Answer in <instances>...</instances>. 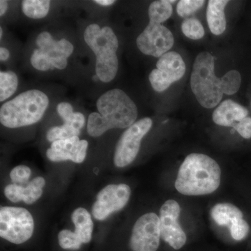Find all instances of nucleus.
Masks as SVG:
<instances>
[{
	"label": "nucleus",
	"instance_id": "1",
	"mask_svg": "<svg viewBox=\"0 0 251 251\" xmlns=\"http://www.w3.org/2000/svg\"><path fill=\"white\" fill-rule=\"evenodd\" d=\"M98 112H92L87 120V129L94 138L114 128H128L138 117L133 100L120 89H112L102 94L97 101Z\"/></svg>",
	"mask_w": 251,
	"mask_h": 251
},
{
	"label": "nucleus",
	"instance_id": "2",
	"mask_svg": "<svg viewBox=\"0 0 251 251\" xmlns=\"http://www.w3.org/2000/svg\"><path fill=\"white\" fill-rule=\"evenodd\" d=\"M221 179V168L215 160L203 153H191L180 166L175 188L185 196H204L216 191Z\"/></svg>",
	"mask_w": 251,
	"mask_h": 251
},
{
	"label": "nucleus",
	"instance_id": "3",
	"mask_svg": "<svg viewBox=\"0 0 251 251\" xmlns=\"http://www.w3.org/2000/svg\"><path fill=\"white\" fill-rule=\"evenodd\" d=\"M84 39L96 56V75L105 83L111 82L119 69V41L113 29L93 23L86 27Z\"/></svg>",
	"mask_w": 251,
	"mask_h": 251
},
{
	"label": "nucleus",
	"instance_id": "4",
	"mask_svg": "<svg viewBox=\"0 0 251 251\" xmlns=\"http://www.w3.org/2000/svg\"><path fill=\"white\" fill-rule=\"evenodd\" d=\"M49 106V97L44 92L26 91L1 105L0 122L9 128L34 125L43 118Z\"/></svg>",
	"mask_w": 251,
	"mask_h": 251
},
{
	"label": "nucleus",
	"instance_id": "5",
	"mask_svg": "<svg viewBox=\"0 0 251 251\" xmlns=\"http://www.w3.org/2000/svg\"><path fill=\"white\" fill-rule=\"evenodd\" d=\"M214 58L209 52L198 54L191 76V87L198 103L205 108H213L221 101L224 92L221 80L214 73Z\"/></svg>",
	"mask_w": 251,
	"mask_h": 251
},
{
	"label": "nucleus",
	"instance_id": "6",
	"mask_svg": "<svg viewBox=\"0 0 251 251\" xmlns=\"http://www.w3.org/2000/svg\"><path fill=\"white\" fill-rule=\"evenodd\" d=\"M34 221L29 211L22 207L1 206L0 236L15 244H23L32 236Z\"/></svg>",
	"mask_w": 251,
	"mask_h": 251
},
{
	"label": "nucleus",
	"instance_id": "7",
	"mask_svg": "<svg viewBox=\"0 0 251 251\" xmlns=\"http://www.w3.org/2000/svg\"><path fill=\"white\" fill-rule=\"evenodd\" d=\"M151 119L146 117L135 122L122 133L114 153V164L125 168L133 162L139 153L142 140L152 126Z\"/></svg>",
	"mask_w": 251,
	"mask_h": 251
},
{
	"label": "nucleus",
	"instance_id": "8",
	"mask_svg": "<svg viewBox=\"0 0 251 251\" xmlns=\"http://www.w3.org/2000/svg\"><path fill=\"white\" fill-rule=\"evenodd\" d=\"M186 72L184 59L177 52L171 51L160 57L156 69L149 75V80L153 90L163 92L173 83L179 80Z\"/></svg>",
	"mask_w": 251,
	"mask_h": 251
},
{
	"label": "nucleus",
	"instance_id": "9",
	"mask_svg": "<svg viewBox=\"0 0 251 251\" xmlns=\"http://www.w3.org/2000/svg\"><path fill=\"white\" fill-rule=\"evenodd\" d=\"M161 237L160 219L154 213L144 214L132 229L129 245L133 251H156Z\"/></svg>",
	"mask_w": 251,
	"mask_h": 251
},
{
	"label": "nucleus",
	"instance_id": "10",
	"mask_svg": "<svg viewBox=\"0 0 251 251\" xmlns=\"http://www.w3.org/2000/svg\"><path fill=\"white\" fill-rule=\"evenodd\" d=\"M131 190L125 184H110L100 190L92 206V216L99 221L122 210L129 201Z\"/></svg>",
	"mask_w": 251,
	"mask_h": 251
},
{
	"label": "nucleus",
	"instance_id": "11",
	"mask_svg": "<svg viewBox=\"0 0 251 251\" xmlns=\"http://www.w3.org/2000/svg\"><path fill=\"white\" fill-rule=\"evenodd\" d=\"M174 43V36L169 29L161 24L151 23L136 39L137 46L142 53L158 58L168 52Z\"/></svg>",
	"mask_w": 251,
	"mask_h": 251
},
{
	"label": "nucleus",
	"instance_id": "12",
	"mask_svg": "<svg viewBox=\"0 0 251 251\" xmlns=\"http://www.w3.org/2000/svg\"><path fill=\"white\" fill-rule=\"evenodd\" d=\"M181 208L174 200H168L160 209L161 238L175 250L181 249L186 242V234L178 222Z\"/></svg>",
	"mask_w": 251,
	"mask_h": 251
},
{
	"label": "nucleus",
	"instance_id": "13",
	"mask_svg": "<svg viewBox=\"0 0 251 251\" xmlns=\"http://www.w3.org/2000/svg\"><path fill=\"white\" fill-rule=\"evenodd\" d=\"M87 148V140H80L78 136L73 137L51 144L50 148L46 151V156L52 162L72 161L81 163L85 161Z\"/></svg>",
	"mask_w": 251,
	"mask_h": 251
},
{
	"label": "nucleus",
	"instance_id": "14",
	"mask_svg": "<svg viewBox=\"0 0 251 251\" xmlns=\"http://www.w3.org/2000/svg\"><path fill=\"white\" fill-rule=\"evenodd\" d=\"M36 44L49 56L53 68L59 65L64 59L69 58L74 50V46L71 41L66 39L54 40L49 31L41 32L36 37Z\"/></svg>",
	"mask_w": 251,
	"mask_h": 251
},
{
	"label": "nucleus",
	"instance_id": "15",
	"mask_svg": "<svg viewBox=\"0 0 251 251\" xmlns=\"http://www.w3.org/2000/svg\"><path fill=\"white\" fill-rule=\"evenodd\" d=\"M45 185L44 178L38 176L23 186L7 185L4 188V196L12 202L23 201L26 204H31L41 197Z\"/></svg>",
	"mask_w": 251,
	"mask_h": 251
},
{
	"label": "nucleus",
	"instance_id": "16",
	"mask_svg": "<svg viewBox=\"0 0 251 251\" xmlns=\"http://www.w3.org/2000/svg\"><path fill=\"white\" fill-rule=\"evenodd\" d=\"M249 111L245 107L231 99L224 100L213 112V121L223 126L233 127L236 122L248 117Z\"/></svg>",
	"mask_w": 251,
	"mask_h": 251
},
{
	"label": "nucleus",
	"instance_id": "17",
	"mask_svg": "<svg viewBox=\"0 0 251 251\" xmlns=\"http://www.w3.org/2000/svg\"><path fill=\"white\" fill-rule=\"evenodd\" d=\"M227 0H210L206 9V20L209 29L214 35H221L226 31V18L225 8Z\"/></svg>",
	"mask_w": 251,
	"mask_h": 251
},
{
	"label": "nucleus",
	"instance_id": "18",
	"mask_svg": "<svg viewBox=\"0 0 251 251\" xmlns=\"http://www.w3.org/2000/svg\"><path fill=\"white\" fill-rule=\"evenodd\" d=\"M72 220L75 226V232L82 244H88L92 237L94 224L92 216L84 208L75 209L72 214Z\"/></svg>",
	"mask_w": 251,
	"mask_h": 251
},
{
	"label": "nucleus",
	"instance_id": "19",
	"mask_svg": "<svg viewBox=\"0 0 251 251\" xmlns=\"http://www.w3.org/2000/svg\"><path fill=\"white\" fill-rule=\"evenodd\" d=\"M211 216L216 224L230 227L237 220L243 219L242 211L230 203H219L213 206Z\"/></svg>",
	"mask_w": 251,
	"mask_h": 251
},
{
	"label": "nucleus",
	"instance_id": "20",
	"mask_svg": "<svg viewBox=\"0 0 251 251\" xmlns=\"http://www.w3.org/2000/svg\"><path fill=\"white\" fill-rule=\"evenodd\" d=\"M173 14V6L168 0L153 1L148 9L150 23L161 25L166 22Z\"/></svg>",
	"mask_w": 251,
	"mask_h": 251
},
{
	"label": "nucleus",
	"instance_id": "21",
	"mask_svg": "<svg viewBox=\"0 0 251 251\" xmlns=\"http://www.w3.org/2000/svg\"><path fill=\"white\" fill-rule=\"evenodd\" d=\"M21 5L25 16L31 19H42L49 14L50 1L48 0H24Z\"/></svg>",
	"mask_w": 251,
	"mask_h": 251
},
{
	"label": "nucleus",
	"instance_id": "22",
	"mask_svg": "<svg viewBox=\"0 0 251 251\" xmlns=\"http://www.w3.org/2000/svg\"><path fill=\"white\" fill-rule=\"evenodd\" d=\"M18 77L12 71L0 72V101L12 97L17 90Z\"/></svg>",
	"mask_w": 251,
	"mask_h": 251
},
{
	"label": "nucleus",
	"instance_id": "23",
	"mask_svg": "<svg viewBox=\"0 0 251 251\" xmlns=\"http://www.w3.org/2000/svg\"><path fill=\"white\" fill-rule=\"evenodd\" d=\"M80 130L73 127L72 126L64 125L60 126H54L50 128L46 133V138L51 143L57 140L69 139L73 137L79 136Z\"/></svg>",
	"mask_w": 251,
	"mask_h": 251
},
{
	"label": "nucleus",
	"instance_id": "24",
	"mask_svg": "<svg viewBox=\"0 0 251 251\" xmlns=\"http://www.w3.org/2000/svg\"><path fill=\"white\" fill-rule=\"evenodd\" d=\"M221 80L223 92L227 95L237 93L242 83L240 73L236 70H231L226 73Z\"/></svg>",
	"mask_w": 251,
	"mask_h": 251
},
{
	"label": "nucleus",
	"instance_id": "25",
	"mask_svg": "<svg viewBox=\"0 0 251 251\" xmlns=\"http://www.w3.org/2000/svg\"><path fill=\"white\" fill-rule=\"evenodd\" d=\"M181 31L186 37L193 40H199L204 36L202 23L196 18H187L181 23Z\"/></svg>",
	"mask_w": 251,
	"mask_h": 251
},
{
	"label": "nucleus",
	"instance_id": "26",
	"mask_svg": "<svg viewBox=\"0 0 251 251\" xmlns=\"http://www.w3.org/2000/svg\"><path fill=\"white\" fill-rule=\"evenodd\" d=\"M59 246L66 250H78L82 243L76 234L69 229H62L58 234Z\"/></svg>",
	"mask_w": 251,
	"mask_h": 251
},
{
	"label": "nucleus",
	"instance_id": "27",
	"mask_svg": "<svg viewBox=\"0 0 251 251\" xmlns=\"http://www.w3.org/2000/svg\"><path fill=\"white\" fill-rule=\"evenodd\" d=\"M31 66L40 72H48L53 69L51 65L50 57L41 49H35L30 57Z\"/></svg>",
	"mask_w": 251,
	"mask_h": 251
},
{
	"label": "nucleus",
	"instance_id": "28",
	"mask_svg": "<svg viewBox=\"0 0 251 251\" xmlns=\"http://www.w3.org/2000/svg\"><path fill=\"white\" fill-rule=\"evenodd\" d=\"M204 4L203 0H181L176 6V12L181 17H187L201 9Z\"/></svg>",
	"mask_w": 251,
	"mask_h": 251
},
{
	"label": "nucleus",
	"instance_id": "29",
	"mask_svg": "<svg viewBox=\"0 0 251 251\" xmlns=\"http://www.w3.org/2000/svg\"><path fill=\"white\" fill-rule=\"evenodd\" d=\"M31 175V171L29 167L26 166H18L10 173V177L14 184L23 186L29 182Z\"/></svg>",
	"mask_w": 251,
	"mask_h": 251
},
{
	"label": "nucleus",
	"instance_id": "30",
	"mask_svg": "<svg viewBox=\"0 0 251 251\" xmlns=\"http://www.w3.org/2000/svg\"><path fill=\"white\" fill-rule=\"evenodd\" d=\"M229 228L231 236L236 241L244 240L250 231V226L244 219L237 220Z\"/></svg>",
	"mask_w": 251,
	"mask_h": 251
},
{
	"label": "nucleus",
	"instance_id": "31",
	"mask_svg": "<svg viewBox=\"0 0 251 251\" xmlns=\"http://www.w3.org/2000/svg\"><path fill=\"white\" fill-rule=\"evenodd\" d=\"M233 128L237 130L241 136L245 139L251 138V117H247L243 119L234 126Z\"/></svg>",
	"mask_w": 251,
	"mask_h": 251
},
{
	"label": "nucleus",
	"instance_id": "32",
	"mask_svg": "<svg viewBox=\"0 0 251 251\" xmlns=\"http://www.w3.org/2000/svg\"><path fill=\"white\" fill-rule=\"evenodd\" d=\"M57 111L64 122L70 120L74 114V108H73L72 104L68 103V102H61V103H59L57 105Z\"/></svg>",
	"mask_w": 251,
	"mask_h": 251
},
{
	"label": "nucleus",
	"instance_id": "33",
	"mask_svg": "<svg viewBox=\"0 0 251 251\" xmlns=\"http://www.w3.org/2000/svg\"><path fill=\"white\" fill-rule=\"evenodd\" d=\"M10 57V52L9 50L5 47L0 48V60L1 62H6Z\"/></svg>",
	"mask_w": 251,
	"mask_h": 251
},
{
	"label": "nucleus",
	"instance_id": "34",
	"mask_svg": "<svg viewBox=\"0 0 251 251\" xmlns=\"http://www.w3.org/2000/svg\"><path fill=\"white\" fill-rule=\"evenodd\" d=\"M8 1L5 0L0 1V16L2 17L6 14L8 10Z\"/></svg>",
	"mask_w": 251,
	"mask_h": 251
},
{
	"label": "nucleus",
	"instance_id": "35",
	"mask_svg": "<svg viewBox=\"0 0 251 251\" xmlns=\"http://www.w3.org/2000/svg\"><path fill=\"white\" fill-rule=\"evenodd\" d=\"M94 2L97 4L101 5V6H108L115 4V1H114V0H95Z\"/></svg>",
	"mask_w": 251,
	"mask_h": 251
},
{
	"label": "nucleus",
	"instance_id": "36",
	"mask_svg": "<svg viewBox=\"0 0 251 251\" xmlns=\"http://www.w3.org/2000/svg\"><path fill=\"white\" fill-rule=\"evenodd\" d=\"M3 36V29L2 27H0V38H2Z\"/></svg>",
	"mask_w": 251,
	"mask_h": 251
}]
</instances>
